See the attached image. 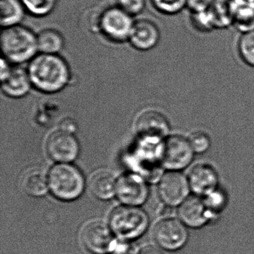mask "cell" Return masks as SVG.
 I'll use <instances>...</instances> for the list:
<instances>
[{"instance_id": "1", "label": "cell", "mask_w": 254, "mask_h": 254, "mask_svg": "<svg viewBox=\"0 0 254 254\" xmlns=\"http://www.w3.org/2000/svg\"><path fill=\"white\" fill-rule=\"evenodd\" d=\"M34 88L44 93H56L71 81V70L60 55L38 53L27 67Z\"/></svg>"}, {"instance_id": "2", "label": "cell", "mask_w": 254, "mask_h": 254, "mask_svg": "<svg viewBox=\"0 0 254 254\" xmlns=\"http://www.w3.org/2000/svg\"><path fill=\"white\" fill-rule=\"evenodd\" d=\"M0 44L3 58L13 65L30 62L39 53L36 34L22 25L3 28Z\"/></svg>"}, {"instance_id": "3", "label": "cell", "mask_w": 254, "mask_h": 254, "mask_svg": "<svg viewBox=\"0 0 254 254\" xmlns=\"http://www.w3.org/2000/svg\"><path fill=\"white\" fill-rule=\"evenodd\" d=\"M48 182L52 193L63 200L78 198L84 188L81 172L75 166L66 163L56 165L50 169Z\"/></svg>"}, {"instance_id": "4", "label": "cell", "mask_w": 254, "mask_h": 254, "mask_svg": "<svg viewBox=\"0 0 254 254\" xmlns=\"http://www.w3.org/2000/svg\"><path fill=\"white\" fill-rule=\"evenodd\" d=\"M148 225L146 213L134 206H118L110 215L111 230L125 240L140 236L145 231Z\"/></svg>"}, {"instance_id": "5", "label": "cell", "mask_w": 254, "mask_h": 254, "mask_svg": "<svg viewBox=\"0 0 254 254\" xmlns=\"http://www.w3.org/2000/svg\"><path fill=\"white\" fill-rule=\"evenodd\" d=\"M134 20L120 7L107 8L101 14L99 27L104 36L116 43L128 41Z\"/></svg>"}, {"instance_id": "6", "label": "cell", "mask_w": 254, "mask_h": 254, "mask_svg": "<svg viewBox=\"0 0 254 254\" xmlns=\"http://www.w3.org/2000/svg\"><path fill=\"white\" fill-rule=\"evenodd\" d=\"M193 150L190 141L183 136H169L165 139L159 151L161 163L170 169H183L192 160Z\"/></svg>"}, {"instance_id": "7", "label": "cell", "mask_w": 254, "mask_h": 254, "mask_svg": "<svg viewBox=\"0 0 254 254\" xmlns=\"http://www.w3.org/2000/svg\"><path fill=\"white\" fill-rule=\"evenodd\" d=\"M136 131L147 143H157L167 134L169 124L163 114L155 110L142 111L135 123Z\"/></svg>"}, {"instance_id": "8", "label": "cell", "mask_w": 254, "mask_h": 254, "mask_svg": "<svg viewBox=\"0 0 254 254\" xmlns=\"http://www.w3.org/2000/svg\"><path fill=\"white\" fill-rule=\"evenodd\" d=\"M111 230L102 221H91L81 231V242L87 249L95 254L111 252L115 242Z\"/></svg>"}, {"instance_id": "9", "label": "cell", "mask_w": 254, "mask_h": 254, "mask_svg": "<svg viewBox=\"0 0 254 254\" xmlns=\"http://www.w3.org/2000/svg\"><path fill=\"white\" fill-rule=\"evenodd\" d=\"M46 147L49 157L60 163L72 161L79 151L78 141L73 135L62 130L53 132L49 136Z\"/></svg>"}, {"instance_id": "10", "label": "cell", "mask_w": 254, "mask_h": 254, "mask_svg": "<svg viewBox=\"0 0 254 254\" xmlns=\"http://www.w3.org/2000/svg\"><path fill=\"white\" fill-rule=\"evenodd\" d=\"M153 236L162 248L173 251L187 242V232L181 221L175 218H166L154 226Z\"/></svg>"}, {"instance_id": "11", "label": "cell", "mask_w": 254, "mask_h": 254, "mask_svg": "<svg viewBox=\"0 0 254 254\" xmlns=\"http://www.w3.org/2000/svg\"><path fill=\"white\" fill-rule=\"evenodd\" d=\"M116 194L125 204L136 206L146 200L148 186L139 175L127 174L120 177L117 181Z\"/></svg>"}, {"instance_id": "12", "label": "cell", "mask_w": 254, "mask_h": 254, "mask_svg": "<svg viewBox=\"0 0 254 254\" xmlns=\"http://www.w3.org/2000/svg\"><path fill=\"white\" fill-rule=\"evenodd\" d=\"M189 181L182 174L172 171L162 177L159 193L165 203L174 206L185 200L189 192Z\"/></svg>"}, {"instance_id": "13", "label": "cell", "mask_w": 254, "mask_h": 254, "mask_svg": "<svg viewBox=\"0 0 254 254\" xmlns=\"http://www.w3.org/2000/svg\"><path fill=\"white\" fill-rule=\"evenodd\" d=\"M158 26L148 19H139L133 23L128 41L139 51H148L157 47L160 42Z\"/></svg>"}, {"instance_id": "14", "label": "cell", "mask_w": 254, "mask_h": 254, "mask_svg": "<svg viewBox=\"0 0 254 254\" xmlns=\"http://www.w3.org/2000/svg\"><path fill=\"white\" fill-rule=\"evenodd\" d=\"M1 82L2 93L14 99L24 97L33 87L27 68L20 65H14L9 75Z\"/></svg>"}, {"instance_id": "15", "label": "cell", "mask_w": 254, "mask_h": 254, "mask_svg": "<svg viewBox=\"0 0 254 254\" xmlns=\"http://www.w3.org/2000/svg\"><path fill=\"white\" fill-rule=\"evenodd\" d=\"M188 181L194 192L198 194H208L215 191L218 184V176L211 166L197 165L190 172Z\"/></svg>"}, {"instance_id": "16", "label": "cell", "mask_w": 254, "mask_h": 254, "mask_svg": "<svg viewBox=\"0 0 254 254\" xmlns=\"http://www.w3.org/2000/svg\"><path fill=\"white\" fill-rule=\"evenodd\" d=\"M206 209L207 207L204 201L196 196H191L181 203L178 213L180 218L187 225L198 227L207 220Z\"/></svg>"}, {"instance_id": "17", "label": "cell", "mask_w": 254, "mask_h": 254, "mask_svg": "<svg viewBox=\"0 0 254 254\" xmlns=\"http://www.w3.org/2000/svg\"><path fill=\"white\" fill-rule=\"evenodd\" d=\"M233 11V26L241 34L254 30V0H230Z\"/></svg>"}, {"instance_id": "18", "label": "cell", "mask_w": 254, "mask_h": 254, "mask_svg": "<svg viewBox=\"0 0 254 254\" xmlns=\"http://www.w3.org/2000/svg\"><path fill=\"white\" fill-rule=\"evenodd\" d=\"M26 12L21 0H1L0 23L2 29L21 25Z\"/></svg>"}, {"instance_id": "19", "label": "cell", "mask_w": 254, "mask_h": 254, "mask_svg": "<svg viewBox=\"0 0 254 254\" xmlns=\"http://www.w3.org/2000/svg\"><path fill=\"white\" fill-rule=\"evenodd\" d=\"M117 181L112 174L106 171L96 172L90 181V189L92 194L97 198L107 200L116 193Z\"/></svg>"}, {"instance_id": "20", "label": "cell", "mask_w": 254, "mask_h": 254, "mask_svg": "<svg viewBox=\"0 0 254 254\" xmlns=\"http://www.w3.org/2000/svg\"><path fill=\"white\" fill-rule=\"evenodd\" d=\"M38 53L59 55L64 47L63 35L55 29H45L37 34Z\"/></svg>"}, {"instance_id": "21", "label": "cell", "mask_w": 254, "mask_h": 254, "mask_svg": "<svg viewBox=\"0 0 254 254\" xmlns=\"http://www.w3.org/2000/svg\"><path fill=\"white\" fill-rule=\"evenodd\" d=\"M48 179L44 171L32 169L23 175L21 187L26 194L35 197L44 195L47 191Z\"/></svg>"}, {"instance_id": "22", "label": "cell", "mask_w": 254, "mask_h": 254, "mask_svg": "<svg viewBox=\"0 0 254 254\" xmlns=\"http://www.w3.org/2000/svg\"><path fill=\"white\" fill-rule=\"evenodd\" d=\"M215 29H225L233 26V11L230 0H215L209 8Z\"/></svg>"}, {"instance_id": "23", "label": "cell", "mask_w": 254, "mask_h": 254, "mask_svg": "<svg viewBox=\"0 0 254 254\" xmlns=\"http://www.w3.org/2000/svg\"><path fill=\"white\" fill-rule=\"evenodd\" d=\"M238 53L244 63L254 67V30L241 34L237 44Z\"/></svg>"}, {"instance_id": "24", "label": "cell", "mask_w": 254, "mask_h": 254, "mask_svg": "<svg viewBox=\"0 0 254 254\" xmlns=\"http://www.w3.org/2000/svg\"><path fill=\"white\" fill-rule=\"evenodd\" d=\"M26 8L34 17H44L54 11L58 0H21Z\"/></svg>"}, {"instance_id": "25", "label": "cell", "mask_w": 254, "mask_h": 254, "mask_svg": "<svg viewBox=\"0 0 254 254\" xmlns=\"http://www.w3.org/2000/svg\"><path fill=\"white\" fill-rule=\"evenodd\" d=\"M190 14V23L197 32L207 33L215 30L213 18L209 9Z\"/></svg>"}, {"instance_id": "26", "label": "cell", "mask_w": 254, "mask_h": 254, "mask_svg": "<svg viewBox=\"0 0 254 254\" xmlns=\"http://www.w3.org/2000/svg\"><path fill=\"white\" fill-rule=\"evenodd\" d=\"M154 8L165 15H175L187 8V0H150Z\"/></svg>"}, {"instance_id": "27", "label": "cell", "mask_w": 254, "mask_h": 254, "mask_svg": "<svg viewBox=\"0 0 254 254\" xmlns=\"http://www.w3.org/2000/svg\"><path fill=\"white\" fill-rule=\"evenodd\" d=\"M117 6L130 16L141 14L145 9L146 0H117Z\"/></svg>"}, {"instance_id": "28", "label": "cell", "mask_w": 254, "mask_h": 254, "mask_svg": "<svg viewBox=\"0 0 254 254\" xmlns=\"http://www.w3.org/2000/svg\"><path fill=\"white\" fill-rule=\"evenodd\" d=\"M190 144L193 150L197 152L206 151L209 146V140L204 133L196 132L190 136Z\"/></svg>"}, {"instance_id": "29", "label": "cell", "mask_w": 254, "mask_h": 254, "mask_svg": "<svg viewBox=\"0 0 254 254\" xmlns=\"http://www.w3.org/2000/svg\"><path fill=\"white\" fill-rule=\"evenodd\" d=\"M215 0H187V8L190 13L206 11Z\"/></svg>"}, {"instance_id": "30", "label": "cell", "mask_w": 254, "mask_h": 254, "mask_svg": "<svg viewBox=\"0 0 254 254\" xmlns=\"http://www.w3.org/2000/svg\"><path fill=\"white\" fill-rule=\"evenodd\" d=\"M111 252L112 254H134L135 248L129 242L120 241L114 242Z\"/></svg>"}, {"instance_id": "31", "label": "cell", "mask_w": 254, "mask_h": 254, "mask_svg": "<svg viewBox=\"0 0 254 254\" xmlns=\"http://www.w3.org/2000/svg\"><path fill=\"white\" fill-rule=\"evenodd\" d=\"M206 207L210 208V209H215L218 206H221V203H223V197L221 194L212 191L208 194V197L204 201Z\"/></svg>"}, {"instance_id": "32", "label": "cell", "mask_w": 254, "mask_h": 254, "mask_svg": "<svg viewBox=\"0 0 254 254\" xmlns=\"http://www.w3.org/2000/svg\"><path fill=\"white\" fill-rule=\"evenodd\" d=\"M14 65L10 63L8 61H7L5 58H2L1 59V66H0V77H1V81L5 79L12 69Z\"/></svg>"}, {"instance_id": "33", "label": "cell", "mask_w": 254, "mask_h": 254, "mask_svg": "<svg viewBox=\"0 0 254 254\" xmlns=\"http://www.w3.org/2000/svg\"><path fill=\"white\" fill-rule=\"evenodd\" d=\"M76 124L72 119H64L61 122L60 130L72 133L76 130Z\"/></svg>"}, {"instance_id": "34", "label": "cell", "mask_w": 254, "mask_h": 254, "mask_svg": "<svg viewBox=\"0 0 254 254\" xmlns=\"http://www.w3.org/2000/svg\"><path fill=\"white\" fill-rule=\"evenodd\" d=\"M138 254H163L157 248L153 247H146L142 249Z\"/></svg>"}]
</instances>
